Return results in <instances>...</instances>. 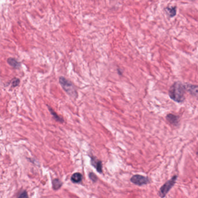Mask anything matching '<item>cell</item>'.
Segmentation results:
<instances>
[{
    "instance_id": "obj_1",
    "label": "cell",
    "mask_w": 198,
    "mask_h": 198,
    "mask_svg": "<svg viewBox=\"0 0 198 198\" xmlns=\"http://www.w3.org/2000/svg\"><path fill=\"white\" fill-rule=\"evenodd\" d=\"M185 84L180 82H176L170 87L169 94L173 100L180 103L185 100Z\"/></svg>"
},
{
    "instance_id": "obj_2",
    "label": "cell",
    "mask_w": 198,
    "mask_h": 198,
    "mask_svg": "<svg viewBox=\"0 0 198 198\" xmlns=\"http://www.w3.org/2000/svg\"><path fill=\"white\" fill-rule=\"evenodd\" d=\"M59 83L61 85L63 90L71 97L76 98L77 92L74 85L65 77L61 76L59 78Z\"/></svg>"
},
{
    "instance_id": "obj_3",
    "label": "cell",
    "mask_w": 198,
    "mask_h": 198,
    "mask_svg": "<svg viewBox=\"0 0 198 198\" xmlns=\"http://www.w3.org/2000/svg\"><path fill=\"white\" fill-rule=\"evenodd\" d=\"M177 179V176L176 175H174L170 180L165 183L160 188L159 191V195L161 197L163 198L166 196L170 190L173 188L176 183Z\"/></svg>"
},
{
    "instance_id": "obj_4",
    "label": "cell",
    "mask_w": 198,
    "mask_h": 198,
    "mask_svg": "<svg viewBox=\"0 0 198 198\" xmlns=\"http://www.w3.org/2000/svg\"><path fill=\"white\" fill-rule=\"evenodd\" d=\"M132 183L137 185H143L148 184L150 182L149 179L148 177L142 175H134L130 179Z\"/></svg>"
},
{
    "instance_id": "obj_5",
    "label": "cell",
    "mask_w": 198,
    "mask_h": 198,
    "mask_svg": "<svg viewBox=\"0 0 198 198\" xmlns=\"http://www.w3.org/2000/svg\"><path fill=\"white\" fill-rule=\"evenodd\" d=\"M91 165L97 170L98 173H102V162L101 161L98 159L96 157L92 156L90 159Z\"/></svg>"
},
{
    "instance_id": "obj_6",
    "label": "cell",
    "mask_w": 198,
    "mask_h": 198,
    "mask_svg": "<svg viewBox=\"0 0 198 198\" xmlns=\"http://www.w3.org/2000/svg\"><path fill=\"white\" fill-rule=\"evenodd\" d=\"M186 91L190 93L192 96L198 97V86L192 84H185Z\"/></svg>"
},
{
    "instance_id": "obj_7",
    "label": "cell",
    "mask_w": 198,
    "mask_h": 198,
    "mask_svg": "<svg viewBox=\"0 0 198 198\" xmlns=\"http://www.w3.org/2000/svg\"><path fill=\"white\" fill-rule=\"evenodd\" d=\"M166 120L174 126H177L179 124V117L172 114H169L166 116Z\"/></svg>"
},
{
    "instance_id": "obj_8",
    "label": "cell",
    "mask_w": 198,
    "mask_h": 198,
    "mask_svg": "<svg viewBox=\"0 0 198 198\" xmlns=\"http://www.w3.org/2000/svg\"><path fill=\"white\" fill-rule=\"evenodd\" d=\"M7 62L11 66H12L14 68H19L21 66V63H20L16 59L12 57L8 58Z\"/></svg>"
},
{
    "instance_id": "obj_9",
    "label": "cell",
    "mask_w": 198,
    "mask_h": 198,
    "mask_svg": "<svg viewBox=\"0 0 198 198\" xmlns=\"http://www.w3.org/2000/svg\"><path fill=\"white\" fill-rule=\"evenodd\" d=\"M48 107L49 111H50V114L53 116V118L54 119V120L57 122H60V123H63L64 122V120L63 119V118L60 117L58 114H57V113L53 110V108H52L49 106H48Z\"/></svg>"
},
{
    "instance_id": "obj_10",
    "label": "cell",
    "mask_w": 198,
    "mask_h": 198,
    "mask_svg": "<svg viewBox=\"0 0 198 198\" xmlns=\"http://www.w3.org/2000/svg\"><path fill=\"white\" fill-rule=\"evenodd\" d=\"M82 175L80 173H75L73 174L71 176V180L72 182L74 183H78L82 181Z\"/></svg>"
},
{
    "instance_id": "obj_11",
    "label": "cell",
    "mask_w": 198,
    "mask_h": 198,
    "mask_svg": "<svg viewBox=\"0 0 198 198\" xmlns=\"http://www.w3.org/2000/svg\"><path fill=\"white\" fill-rule=\"evenodd\" d=\"M52 184H53V188L54 190H57L62 187V182L60 180L56 179L53 180Z\"/></svg>"
},
{
    "instance_id": "obj_12",
    "label": "cell",
    "mask_w": 198,
    "mask_h": 198,
    "mask_svg": "<svg viewBox=\"0 0 198 198\" xmlns=\"http://www.w3.org/2000/svg\"><path fill=\"white\" fill-rule=\"evenodd\" d=\"M166 10H167L168 11V13L169 14L170 17H174L175 15H176V7H171V8H166Z\"/></svg>"
},
{
    "instance_id": "obj_13",
    "label": "cell",
    "mask_w": 198,
    "mask_h": 198,
    "mask_svg": "<svg viewBox=\"0 0 198 198\" xmlns=\"http://www.w3.org/2000/svg\"><path fill=\"white\" fill-rule=\"evenodd\" d=\"M19 84H20V80H19L18 78H13L11 81L12 86L13 88L19 85Z\"/></svg>"
},
{
    "instance_id": "obj_14",
    "label": "cell",
    "mask_w": 198,
    "mask_h": 198,
    "mask_svg": "<svg viewBox=\"0 0 198 198\" xmlns=\"http://www.w3.org/2000/svg\"><path fill=\"white\" fill-rule=\"evenodd\" d=\"M89 178L93 182H96L97 180V176L93 173H89Z\"/></svg>"
},
{
    "instance_id": "obj_15",
    "label": "cell",
    "mask_w": 198,
    "mask_h": 198,
    "mask_svg": "<svg viewBox=\"0 0 198 198\" xmlns=\"http://www.w3.org/2000/svg\"><path fill=\"white\" fill-rule=\"evenodd\" d=\"M19 198H29L28 194L26 191H23L20 196H19Z\"/></svg>"
},
{
    "instance_id": "obj_16",
    "label": "cell",
    "mask_w": 198,
    "mask_h": 198,
    "mask_svg": "<svg viewBox=\"0 0 198 198\" xmlns=\"http://www.w3.org/2000/svg\"><path fill=\"white\" fill-rule=\"evenodd\" d=\"M118 73H119V74H120V75H122V72H121L122 71L120 69V68H118Z\"/></svg>"
},
{
    "instance_id": "obj_17",
    "label": "cell",
    "mask_w": 198,
    "mask_h": 198,
    "mask_svg": "<svg viewBox=\"0 0 198 198\" xmlns=\"http://www.w3.org/2000/svg\"><path fill=\"white\" fill-rule=\"evenodd\" d=\"M196 154H197V155L198 156V149H197V152H196Z\"/></svg>"
}]
</instances>
